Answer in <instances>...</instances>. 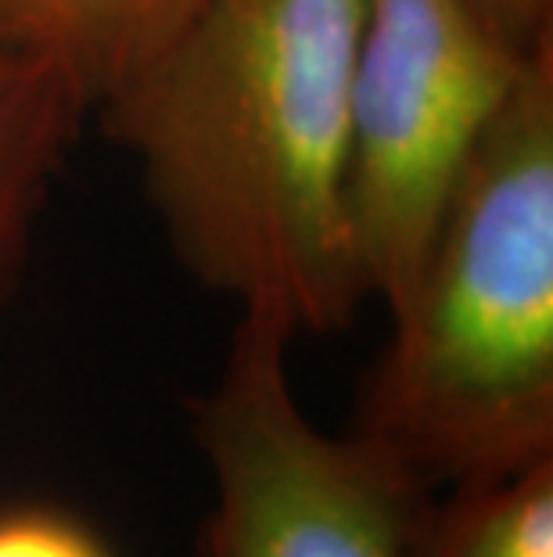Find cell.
<instances>
[{"instance_id":"5b68a950","label":"cell","mask_w":553,"mask_h":557,"mask_svg":"<svg viewBox=\"0 0 553 557\" xmlns=\"http://www.w3.org/2000/svg\"><path fill=\"white\" fill-rule=\"evenodd\" d=\"M202 0H0V44L62 76L93 115L137 79Z\"/></svg>"},{"instance_id":"6da1fadb","label":"cell","mask_w":553,"mask_h":557,"mask_svg":"<svg viewBox=\"0 0 553 557\" xmlns=\"http://www.w3.org/2000/svg\"><path fill=\"white\" fill-rule=\"evenodd\" d=\"M363 0H202L166 51L93 109L134 162L184 274L299 335L370 302L345 227Z\"/></svg>"},{"instance_id":"7a4b0ae2","label":"cell","mask_w":553,"mask_h":557,"mask_svg":"<svg viewBox=\"0 0 553 557\" xmlns=\"http://www.w3.org/2000/svg\"><path fill=\"white\" fill-rule=\"evenodd\" d=\"M349 432L428 493L553 460V40L453 191Z\"/></svg>"},{"instance_id":"9c48e42d","label":"cell","mask_w":553,"mask_h":557,"mask_svg":"<svg viewBox=\"0 0 553 557\" xmlns=\"http://www.w3.org/2000/svg\"><path fill=\"white\" fill-rule=\"evenodd\" d=\"M470 4L521 47L553 37V0H470Z\"/></svg>"},{"instance_id":"52a82bcc","label":"cell","mask_w":553,"mask_h":557,"mask_svg":"<svg viewBox=\"0 0 553 557\" xmlns=\"http://www.w3.org/2000/svg\"><path fill=\"white\" fill-rule=\"evenodd\" d=\"M410 557H553V460L435 493Z\"/></svg>"},{"instance_id":"277c9868","label":"cell","mask_w":553,"mask_h":557,"mask_svg":"<svg viewBox=\"0 0 553 557\" xmlns=\"http://www.w3.org/2000/svg\"><path fill=\"white\" fill-rule=\"evenodd\" d=\"M291 338L238 313L191 432L213 475L198 557H410L431 496L352 432H324L288 371Z\"/></svg>"},{"instance_id":"8992f818","label":"cell","mask_w":553,"mask_h":557,"mask_svg":"<svg viewBox=\"0 0 553 557\" xmlns=\"http://www.w3.org/2000/svg\"><path fill=\"white\" fill-rule=\"evenodd\" d=\"M90 109L47 65L0 44V313L26 277L51 191Z\"/></svg>"},{"instance_id":"3957f363","label":"cell","mask_w":553,"mask_h":557,"mask_svg":"<svg viewBox=\"0 0 553 557\" xmlns=\"http://www.w3.org/2000/svg\"><path fill=\"white\" fill-rule=\"evenodd\" d=\"M543 44L521 47L470 0H363L345 227L370 302L388 310L406 292L470 159Z\"/></svg>"},{"instance_id":"ba28073f","label":"cell","mask_w":553,"mask_h":557,"mask_svg":"<svg viewBox=\"0 0 553 557\" xmlns=\"http://www.w3.org/2000/svg\"><path fill=\"white\" fill-rule=\"evenodd\" d=\"M0 557H120L112 543L65 507H0Z\"/></svg>"}]
</instances>
